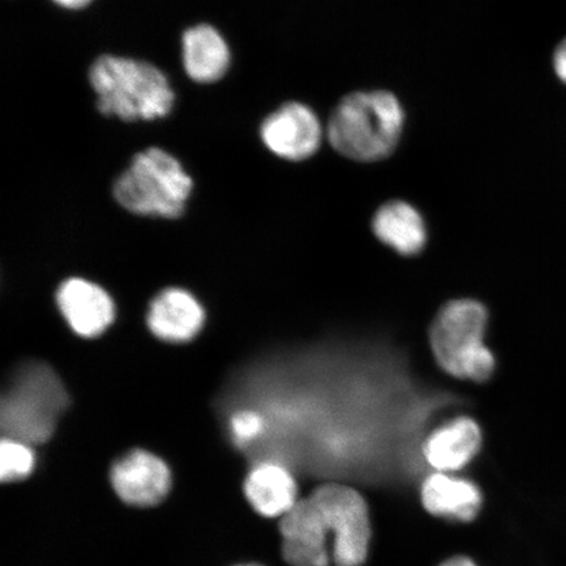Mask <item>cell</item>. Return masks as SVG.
<instances>
[{"mask_svg":"<svg viewBox=\"0 0 566 566\" xmlns=\"http://www.w3.org/2000/svg\"><path fill=\"white\" fill-rule=\"evenodd\" d=\"M90 83L104 116L123 122H154L171 113L175 92L167 76L151 63L103 55L90 70Z\"/></svg>","mask_w":566,"mask_h":566,"instance_id":"1","label":"cell"},{"mask_svg":"<svg viewBox=\"0 0 566 566\" xmlns=\"http://www.w3.org/2000/svg\"><path fill=\"white\" fill-rule=\"evenodd\" d=\"M405 112L386 91L356 92L338 103L328 123V139L344 157L370 163L385 159L399 144Z\"/></svg>","mask_w":566,"mask_h":566,"instance_id":"2","label":"cell"},{"mask_svg":"<svg viewBox=\"0 0 566 566\" xmlns=\"http://www.w3.org/2000/svg\"><path fill=\"white\" fill-rule=\"evenodd\" d=\"M193 180L174 155L158 147L133 158L113 193L123 208L138 216L177 218L186 210Z\"/></svg>","mask_w":566,"mask_h":566,"instance_id":"3","label":"cell"},{"mask_svg":"<svg viewBox=\"0 0 566 566\" xmlns=\"http://www.w3.org/2000/svg\"><path fill=\"white\" fill-rule=\"evenodd\" d=\"M486 324V310L476 301L446 304L430 331L431 349L444 371L473 381L491 378L495 360L484 344Z\"/></svg>","mask_w":566,"mask_h":566,"instance_id":"4","label":"cell"},{"mask_svg":"<svg viewBox=\"0 0 566 566\" xmlns=\"http://www.w3.org/2000/svg\"><path fill=\"white\" fill-rule=\"evenodd\" d=\"M67 401L65 388L49 367H23L3 396L0 417L6 438L28 444L45 442Z\"/></svg>","mask_w":566,"mask_h":566,"instance_id":"5","label":"cell"},{"mask_svg":"<svg viewBox=\"0 0 566 566\" xmlns=\"http://www.w3.org/2000/svg\"><path fill=\"white\" fill-rule=\"evenodd\" d=\"M321 513L325 534L334 537L336 566H360L369 555L371 521L369 506L354 488L329 483L310 494Z\"/></svg>","mask_w":566,"mask_h":566,"instance_id":"6","label":"cell"},{"mask_svg":"<svg viewBox=\"0 0 566 566\" xmlns=\"http://www.w3.org/2000/svg\"><path fill=\"white\" fill-rule=\"evenodd\" d=\"M260 136L269 151L282 159L300 161L318 150L323 130L313 109L289 103L264 119Z\"/></svg>","mask_w":566,"mask_h":566,"instance_id":"7","label":"cell"},{"mask_svg":"<svg viewBox=\"0 0 566 566\" xmlns=\"http://www.w3.org/2000/svg\"><path fill=\"white\" fill-rule=\"evenodd\" d=\"M280 531L282 555L290 566H329V537L310 495L282 516Z\"/></svg>","mask_w":566,"mask_h":566,"instance_id":"8","label":"cell"},{"mask_svg":"<svg viewBox=\"0 0 566 566\" xmlns=\"http://www.w3.org/2000/svg\"><path fill=\"white\" fill-rule=\"evenodd\" d=\"M111 481L126 504L147 507L166 499L171 488V472L158 457L136 450L113 465Z\"/></svg>","mask_w":566,"mask_h":566,"instance_id":"9","label":"cell"},{"mask_svg":"<svg viewBox=\"0 0 566 566\" xmlns=\"http://www.w3.org/2000/svg\"><path fill=\"white\" fill-rule=\"evenodd\" d=\"M56 302L70 327L84 337L103 334L115 317L111 296L88 281H66L56 294Z\"/></svg>","mask_w":566,"mask_h":566,"instance_id":"10","label":"cell"},{"mask_svg":"<svg viewBox=\"0 0 566 566\" xmlns=\"http://www.w3.org/2000/svg\"><path fill=\"white\" fill-rule=\"evenodd\" d=\"M421 502L438 518L472 522L483 506V495L472 481L436 472L423 480Z\"/></svg>","mask_w":566,"mask_h":566,"instance_id":"11","label":"cell"},{"mask_svg":"<svg viewBox=\"0 0 566 566\" xmlns=\"http://www.w3.org/2000/svg\"><path fill=\"white\" fill-rule=\"evenodd\" d=\"M244 491L248 501L266 518L286 515L298 502V485L285 465L265 460L248 473Z\"/></svg>","mask_w":566,"mask_h":566,"instance_id":"12","label":"cell"},{"mask_svg":"<svg viewBox=\"0 0 566 566\" xmlns=\"http://www.w3.org/2000/svg\"><path fill=\"white\" fill-rule=\"evenodd\" d=\"M481 448L479 424L469 417H459L443 424L423 443V457L437 472H455L464 469Z\"/></svg>","mask_w":566,"mask_h":566,"instance_id":"13","label":"cell"},{"mask_svg":"<svg viewBox=\"0 0 566 566\" xmlns=\"http://www.w3.org/2000/svg\"><path fill=\"white\" fill-rule=\"evenodd\" d=\"M182 66L190 80L197 83L221 81L231 65L228 41L214 27L200 24L182 34Z\"/></svg>","mask_w":566,"mask_h":566,"instance_id":"14","label":"cell"},{"mask_svg":"<svg viewBox=\"0 0 566 566\" xmlns=\"http://www.w3.org/2000/svg\"><path fill=\"white\" fill-rule=\"evenodd\" d=\"M202 323L200 303L180 289L163 292L148 311V325L155 335L166 342H188L200 332Z\"/></svg>","mask_w":566,"mask_h":566,"instance_id":"15","label":"cell"},{"mask_svg":"<svg viewBox=\"0 0 566 566\" xmlns=\"http://www.w3.org/2000/svg\"><path fill=\"white\" fill-rule=\"evenodd\" d=\"M373 230L380 242L406 256L419 253L427 243V229L420 212L402 201L381 207L374 218Z\"/></svg>","mask_w":566,"mask_h":566,"instance_id":"16","label":"cell"},{"mask_svg":"<svg viewBox=\"0 0 566 566\" xmlns=\"http://www.w3.org/2000/svg\"><path fill=\"white\" fill-rule=\"evenodd\" d=\"M34 454L31 444L3 438L0 446V478L3 481H18L31 475Z\"/></svg>","mask_w":566,"mask_h":566,"instance_id":"17","label":"cell"},{"mask_svg":"<svg viewBox=\"0 0 566 566\" xmlns=\"http://www.w3.org/2000/svg\"><path fill=\"white\" fill-rule=\"evenodd\" d=\"M265 429L264 417L256 410H239L231 417V431L233 441L240 446H247L256 441Z\"/></svg>","mask_w":566,"mask_h":566,"instance_id":"18","label":"cell"},{"mask_svg":"<svg viewBox=\"0 0 566 566\" xmlns=\"http://www.w3.org/2000/svg\"><path fill=\"white\" fill-rule=\"evenodd\" d=\"M554 67L558 80L566 83V39L556 49Z\"/></svg>","mask_w":566,"mask_h":566,"instance_id":"19","label":"cell"},{"mask_svg":"<svg viewBox=\"0 0 566 566\" xmlns=\"http://www.w3.org/2000/svg\"><path fill=\"white\" fill-rule=\"evenodd\" d=\"M52 2L60 6L61 9L77 11L86 9L94 0H52Z\"/></svg>","mask_w":566,"mask_h":566,"instance_id":"20","label":"cell"},{"mask_svg":"<svg viewBox=\"0 0 566 566\" xmlns=\"http://www.w3.org/2000/svg\"><path fill=\"white\" fill-rule=\"evenodd\" d=\"M441 566H476V564L469 557L458 556L450 558V560L443 563Z\"/></svg>","mask_w":566,"mask_h":566,"instance_id":"21","label":"cell"},{"mask_svg":"<svg viewBox=\"0 0 566 566\" xmlns=\"http://www.w3.org/2000/svg\"><path fill=\"white\" fill-rule=\"evenodd\" d=\"M238 566H263V565H258V564H243V565H238Z\"/></svg>","mask_w":566,"mask_h":566,"instance_id":"22","label":"cell"}]
</instances>
